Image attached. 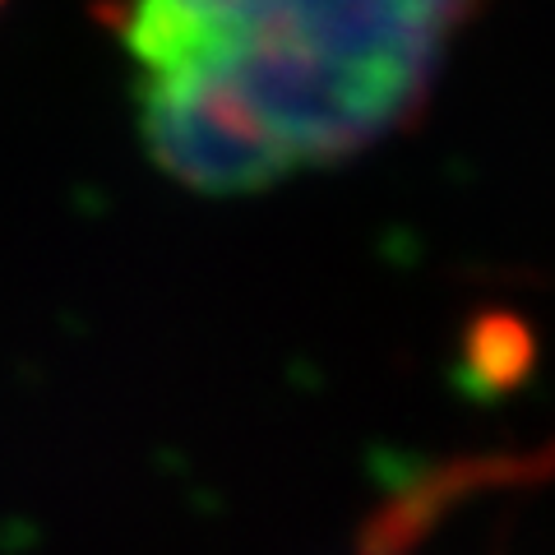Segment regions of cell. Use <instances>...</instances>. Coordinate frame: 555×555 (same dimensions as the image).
I'll return each mask as SVG.
<instances>
[{"mask_svg":"<svg viewBox=\"0 0 555 555\" xmlns=\"http://www.w3.org/2000/svg\"><path fill=\"white\" fill-rule=\"evenodd\" d=\"M481 0H112L139 130L167 177L269 190L426 107Z\"/></svg>","mask_w":555,"mask_h":555,"instance_id":"6da1fadb","label":"cell"}]
</instances>
